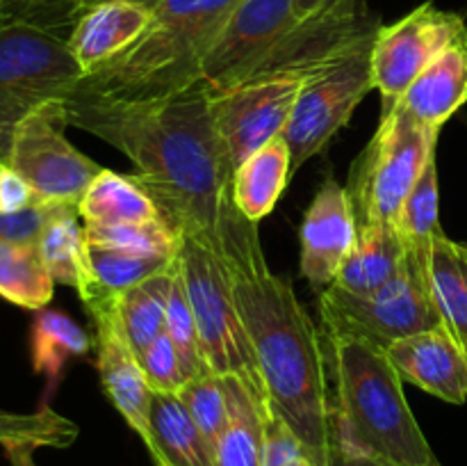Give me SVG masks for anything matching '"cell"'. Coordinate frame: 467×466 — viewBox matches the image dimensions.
<instances>
[{
  "instance_id": "1",
  "label": "cell",
  "mask_w": 467,
  "mask_h": 466,
  "mask_svg": "<svg viewBox=\"0 0 467 466\" xmlns=\"http://www.w3.org/2000/svg\"><path fill=\"white\" fill-rule=\"evenodd\" d=\"M219 256L274 411L290 425L315 464L331 466L336 397L324 334L315 327L290 279L269 270L258 224L240 213L233 195L219 227Z\"/></svg>"
},
{
  "instance_id": "2",
  "label": "cell",
  "mask_w": 467,
  "mask_h": 466,
  "mask_svg": "<svg viewBox=\"0 0 467 466\" xmlns=\"http://www.w3.org/2000/svg\"><path fill=\"white\" fill-rule=\"evenodd\" d=\"M68 122L126 154L135 181L153 196L178 236H194L219 254V227L233 172L214 128L203 82L149 105L78 108Z\"/></svg>"
},
{
  "instance_id": "3",
  "label": "cell",
  "mask_w": 467,
  "mask_h": 466,
  "mask_svg": "<svg viewBox=\"0 0 467 466\" xmlns=\"http://www.w3.org/2000/svg\"><path fill=\"white\" fill-rule=\"evenodd\" d=\"M369 23L363 0H340L306 21L285 48L249 78L208 90L214 128L233 174L254 151L281 135L310 80Z\"/></svg>"
},
{
  "instance_id": "4",
  "label": "cell",
  "mask_w": 467,
  "mask_h": 466,
  "mask_svg": "<svg viewBox=\"0 0 467 466\" xmlns=\"http://www.w3.org/2000/svg\"><path fill=\"white\" fill-rule=\"evenodd\" d=\"M237 5L240 0H162L141 39L82 76L67 105L128 108L181 94L201 80V64Z\"/></svg>"
},
{
  "instance_id": "5",
  "label": "cell",
  "mask_w": 467,
  "mask_h": 466,
  "mask_svg": "<svg viewBox=\"0 0 467 466\" xmlns=\"http://www.w3.org/2000/svg\"><path fill=\"white\" fill-rule=\"evenodd\" d=\"M333 397V450L383 466H442L404 396V382L386 350L363 336L324 332Z\"/></svg>"
},
{
  "instance_id": "6",
  "label": "cell",
  "mask_w": 467,
  "mask_h": 466,
  "mask_svg": "<svg viewBox=\"0 0 467 466\" xmlns=\"http://www.w3.org/2000/svg\"><path fill=\"white\" fill-rule=\"evenodd\" d=\"M68 0L0 21V160H7L14 131L35 108L68 99L82 69L68 46L76 23Z\"/></svg>"
},
{
  "instance_id": "7",
  "label": "cell",
  "mask_w": 467,
  "mask_h": 466,
  "mask_svg": "<svg viewBox=\"0 0 467 466\" xmlns=\"http://www.w3.org/2000/svg\"><path fill=\"white\" fill-rule=\"evenodd\" d=\"M178 263L194 313L201 350L210 370L219 377H237L260 407H272L254 343L235 306L222 256L194 236H178Z\"/></svg>"
},
{
  "instance_id": "8",
  "label": "cell",
  "mask_w": 467,
  "mask_h": 466,
  "mask_svg": "<svg viewBox=\"0 0 467 466\" xmlns=\"http://www.w3.org/2000/svg\"><path fill=\"white\" fill-rule=\"evenodd\" d=\"M438 135L441 131L424 126L401 105L381 114L345 185L358 228L395 227L406 199L436 158Z\"/></svg>"
},
{
  "instance_id": "9",
  "label": "cell",
  "mask_w": 467,
  "mask_h": 466,
  "mask_svg": "<svg viewBox=\"0 0 467 466\" xmlns=\"http://www.w3.org/2000/svg\"><path fill=\"white\" fill-rule=\"evenodd\" d=\"M377 30L379 26L369 23L356 32L301 94L281 132L292 154V178L310 158L327 149L328 142L349 123L360 101L374 90L372 44Z\"/></svg>"
},
{
  "instance_id": "10",
  "label": "cell",
  "mask_w": 467,
  "mask_h": 466,
  "mask_svg": "<svg viewBox=\"0 0 467 466\" xmlns=\"http://www.w3.org/2000/svg\"><path fill=\"white\" fill-rule=\"evenodd\" d=\"M68 126L67 101L55 99L32 110L14 131L7 163L44 204L78 206L91 181L105 169L68 142Z\"/></svg>"
},
{
  "instance_id": "11",
  "label": "cell",
  "mask_w": 467,
  "mask_h": 466,
  "mask_svg": "<svg viewBox=\"0 0 467 466\" xmlns=\"http://www.w3.org/2000/svg\"><path fill=\"white\" fill-rule=\"evenodd\" d=\"M324 332L363 336L386 350L390 343L441 327L429 279L404 260L401 272L369 297L351 295L337 286L319 292Z\"/></svg>"
},
{
  "instance_id": "12",
  "label": "cell",
  "mask_w": 467,
  "mask_h": 466,
  "mask_svg": "<svg viewBox=\"0 0 467 466\" xmlns=\"http://www.w3.org/2000/svg\"><path fill=\"white\" fill-rule=\"evenodd\" d=\"M465 35V18L433 3L420 5L390 26H379L372 44V82L381 94V114L390 112L415 78Z\"/></svg>"
},
{
  "instance_id": "13",
  "label": "cell",
  "mask_w": 467,
  "mask_h": 466,
  "mask_svg": "<svg viewBox=\"0 0 467 466\" xmlns=\"http://www.w3.org/2000/svg\"><path fill=\"white\" fill-rule=\"evenodd\" d=\"M306 21L296 0H240L201 64V82L222 90L272 62Z\"/></svg>"
},
{
  "instance_id": "14",
  "label": "cell",
  "mask_w": 467,
  "mask_h": 466,
  "mask_svg": "<svg viewBox=\"0 0 467 466\" xmlns=\"http://www.w3.org/2000/svg\"><path fill=\"white\" fill-rule=\"evenodd\" d=\"M85 309L96 329L94 347L100 387H103L108 400L117 407L119 414L126 418V423L140 434L144 446L149 448L153 391L146 384L140 356L132 352L130 343L119 324L114 295L100 292L99 297L87 302Z\"/></svg>"
},
{
  "instance_id": "15",
  "label": "cell",
  "mask_w": 467,
  "mask_h": 466,
  "mask_svg": "<svg viewBox=\"0 0 467 466\" xmlns=\"http://www.w3.org/2000/svg\"><path fill=\"white\" fill-rule=\"evenodd\" d=\"M358 238L351 196L342 183L327 178L315 192L301 222V274L317 292L336 283Z\"/></svg>"
},
{
  "instance_id": "16",
  "label": "cell",
  "mask_w": 467,
  "mask_h": 466,
  "mask_svg": "<svg viewBox=\"0 0 467 466\" xmlns=\"http://www.w3.org/2000/svg\"><path fill=\"white\" fill-rule=\"evenodd\" d=\"M386 355L401 382L415 384L450 405H465L467 356L442 327L390 343Z\"/></svg>"
},
{
  "instance_id": "17",
  "label": "cell",
  "mask_w": 467,
  "mask_h": 466,
  "mask_svg": "<svg viewBox=\"0 0 467 466\" xmlns=\"http://www.w3.org/2000/svg\"><path fill=\"white\" fill-rule=\"evenodd\" d=\"M155 12L126 0H105L78 14L68 46L82 76L99 71L109 59L135 46L153 23Z\"/></svg>"
},
{
  "instance_id": "18",
  "label": "cell",
  "mask_w": 467,
  "mask_h": 466,
  "mask_svg": "<svg viewBox=\"0 0 467 466\" xmlns=\"http://www.w3.org/2000/svg\"><path fill=\"white\" fill-rule=\"evenodd\" d=\"M467 103V35L442 50L406 90L401 101L424 126L442 131L447 122Z\"/></svg>"
},
{
  "instance_id": "19",
  "label": "cell",
  "mask_w": 467,
  "mask_h": 466,
  "mask_svg": "<svg viewBox=\"0 0 467 466\" xmlns=\"http://www.w3.org/2000/svg\"><path fill=\"white\" fill-rule=\"evenodd\" d=\"M36 247L55 283L76 288L82 304L100 295L87 256L85 224H80L78 206L53 204L41 227Z\"/></svg>"
},
{
  "instance_id": "20",
  "label": "cell",
  "mask_w": 467,
  "mask_h": 466,
  "mask_svg": "<svg viewBox=\"0 0 467 466\" xmlns=\"http://www.w3.org/2000/svg\"><path fill=\"white\" fill-rule=\"evenodd\" d=\"M292 154L285 137L276 135L249 155L233 174L231 195L240 213L258 224L276 208L290 176Z\"/></svg>"
},
{
  "instance_id": "21",
  "label": "cell",
  "mask_w": 467,
  "mask_h": 466,
  "mask_svg": "<svg viewBox=\"0 0 467 466\" xmlns=\"http://www.w3.org/2000/svg\"><path fill=\"white\" fill-rule=\"evenodd\" d=\"M149 452L158 466H214L213 448L171 393H153Z\"/></svg>"
},
{
  "instance_id": "22",
  "label": "cell",
  "mask_w": 467,
  "mask_h": 466,
  "mask_svg": "<svg viewBox=\"0 0 467 466\" xmlns=\"http://www.w3.org/2000/svg\"><path fill=\"white\" fill-rule=\"evenodd\" d=\"M429 291L441 327L467 356V245L451 240L445 231L433 240Z\"/></svg>"
},
{
  "instance_id": "23",
  "label": "cell",
  "mask_w": 467,
  "mask_h": 466,
  "mask_svg": "<svg viewBox=\"0 0 467 466\" xmlns=\"http://www.w3.org/2000/svg\"><path fill=\"white\" fill-rule=\"evenodd\" d=\"M404 260V245L395 227L358 228L354 249L333 286L351 295L369 297L401 272Z\"/></svg>"
},
{
  "instance_id": "24",
  "label": "cell",
  "mask_w": 467,
  "mask_h": 466,
  "mask_svg": "<svg viewBox=\"0 0 467 466\" xmlns=\"http://www.w3.org/2000/svg\"><path fill=\"white\" fill-rule=\"evenodd\" d=\"M82 224L91 227H119L164 219L153 196L135 181V176L112 172L105 167L91 181L82 199L78 201Z\"/></svg>"
},
{
  "instance_id": "25",
  "label": "cell",
  "mask_w": 467,
  "mask_h": 466,
  "mask_svg": "<svg viewBox=\"0 0 467 466\" xmlns=\"http://www.w3.org/2000/svg\"><path fill=\"white\" fill-rule=\"evenodd\" d=\"M176 274L178 256L164 270L114 295V311H117L119 324H121L123 334H126L128 343L137 356L144 355L146 347L164 334L169 297H171Z\"/></svg>"
},
{
  "instance_id": "26",
  "label": "cell",
  "mask_w": 467,
  "mask_h": 466,
  "mask_svg": "<svg viewBox=\"0 0 467 466\" xmlns=\"http://www.w3.org/2000/svg\"><path fill=\"white\" fill-rule=\"evenodd\" d=\"M404 245V254L429 279L433 240L442 233L441 227V185H438L436 158L427 164L418 185L406 199L395 224Z\"/></svg>"
},
{
  "instance_id": "27",
  "label": "cell",
  "mask_w": 467,
  "mask_h": 466,
  "mask_svg": "<svg viewBox=\"0 0 467 466\" xmlns=\"http://www.w3.org/2000/svg\"><path fill=\"white\" fill-rule=\"evenodd\" d=\"M94 343V338L62 311H36L30 329L32 370L44 375L50 387H55L62 379L68 359L89 355Z\"/></svg>"
},
{
  "instance_id": "28",
  "label": "cell",
  "mask_w": 467,
  "mask_h": 466,
  "mask_svg": "<svg viewBox=\"0 0 467 466\" xmlns=\"http://www.w3.org/2000/svg\"><path fill=\"white\" fill-rule=\"evenodd\" d=\"M55 295V279L36 242L0 240V297L27 311H41Z\"/></svg>"
},
{
  "instance_id": "29",
  "label": "cell",
  "mask_w": 467,
  "mask_h": 466,
  "mask_svg": "<svg viewBox=\"0 0 467 466\" xmlns=\"http://www.w3.org/2000/svg\"><path fill=\"white\" fill-rule=\"evenodd\" d=\"M228 425L214 448V466H263V418L254 393L237 377H223Z\"/></svg>"
},
{
  "instance_id": "30",
  "label": "cell",
  "mask_w": 467,
  "mask_h": 466,
  "mask_svg": "<svg viewBox=\"0 0 467 466\" xmlns=\"http://www.w3.org/2000/svg\"><path fill=\"white\" fill-rule=\"evenodd\" d=\"M87 256H89L91 272H94L99 291L108 292V295H119L135 283L144 281L150 274L171 265L178 254H146V251H130L99 245V242H87Z\"/></svg>"
},
{
  "instance_id": "31",
  "label": "cell",
  "mask_w": 467,
  "mask_h": 466,
  "mask_svg": "<svg viewBox=\"0 0 467 466\" xmlns=\"http://www.w3.org/2000/svg\"><path fill=\"white\" fill-rule=\"evenodd\" d=\"M78 439V425L64 418L48 405L36 411H5L0 409V446L30 448H67Z\"/></svg>"
},
{
  "instance_id": "32",
  "label": "cell",
  "mask_w": 467,
  "mask_h": 466,
  "mask_svg": "<svg viewBox=\"0 0 467 466\" xmlns=\"http://www.w3.org/2000/svg\"><path fill=\"white\" fill-rule=\"evenodd\" d=\"M164 334L171 338L173 347L178 352L182 370H185L187 379L203 377L210 375L208 361H205L203 350H201L199 332H196L194 313H192L190 297H187L185 281L181 274V263H178L176 281H173L171 297H169V309H167V324H164Z\"/></svg>"
},
{
  "instance_id": "33",
  "label": "cell",
  "mask_w": 467,
  "mask_h": 466,
  "mask_svg": "<svg viewBox=\"0 0 467 466\" xmlns=\"http://www.w3.org/2000/svg\"><path fill=\"white\" fill-rule=\"evenodd\" d=\"M181 402L185 405L187 414L201 429L210 448H217L223 429L228 425V396L223 377L210 373L203 377L187 379L185 387L176 393Z\"/></svg>"
},
{
  "instance_id": "34",
  "label": "cell",
  "mask_w": 467,
  "mask_h": 466,
  "mask_svg": "<svg viewBox=\"0 0 467 466\" xmlns=\"http://www.w3.org/2000/svg\"><path fill=\"white\" fill-rule=\"evenodd\" d=\"M85 238L87 242H99V245L164 256H176L178 245H181V238L169 227L167 219L119 224V227H91V224H85Z\"/></svg>"
},
{
  "instance_id": "35",
  "label": "cell",
  "mask_w": 467,
  "mask_h": 466,
  "mask_svg": "<svg viewBox=\"0 0 467 466\" xmlns=\"http://www.w3.org/2000/svg\"><path fill=\"white\" fill-rule=\"evenodd\" d=\"M140 364L141 370H144L146 384L153 393H171V396H176L185 387L187 375L182 370L181 359H178L176 347H173L171 338L167 334L155 338L146 347L144 355L140 356Z\"/></svg>"
},
{
  "instance_id": "36",
  "label": "cell",
  "mask_w": 467,
  "mask_h": 466,
  "mask_svg": "<svg viewBox=\"0 0 467 466\" xmlns=\"http://www.w3.org/2000/svg\"><path fill=\"white\" fill-rule=\"evenodd\" d=\"M260 418H263V466H287L299 457H308L304 443L274 411V407L263 411Z\"/></svg>"
},
{
  "instance_id": "37",
  "label": "cell",
  "mask_w": 467,
  "mask_h": 466,
  "mask_svg": "<svg viewBox=\"0 0 467 466\" xmlns=\"http://www.w3.org/2000/svg\"><path fill=\"white\" fill-rule=\"evenodd\" d=\"M50 206L44 201H36L27 210L16 215H0V240H21V242H36L41 227L50 213Z\"/></svg>"
},
{
  "instance_id": "38",
  "label": "cell",
  "mask_w": 467,
  "mask_h": 466,
  "mask_svg": "<svg viewBox=\"0 0 467 466\" xmlns=\"http://www.w3.org/2000/svg\"><path fill=\"white\" fill-rule=\"evenodd\" d=\"M36 204L30 183L7 163L0 160V215H16Z\"/></svg>"
},
{
  "instance_id": "39",
  "label": "cell",
  "mask_w": 467,
  "mask_h": 466,
  "mask_svg": "<svg viewBox=\"0 0 467 466\" xmlns=\"http://www.w3.org/2000/svg\"><path fill=\"white\" fill-rule=\"evenodd\" d=\"M50 3H55V0H0V21L14 16V14L32 12V9H39Z\"/></svg>"
},
{
  "instance_id": "40",
  "label": "cell",
  "mask_w": 467,
  "mask_h": 466,
  "mask_svg": "<svg viewBox=\"0 0 467 466\" xmlns=\"http://www.w3.org/2000/svg\"><path fill=\"white\" fill-rule=\"evenodd\" d=\"M337 3L340 0H296V16L301 21H310V18L319 16V14H324Z\"/></svg>"
},
{
  "instance_id": "41",
  "label": "cell",
  "mask_w": 467,
  "mask_h": 466,
  "mask_svg": "<svg viewBox=\"0 0 467 466\" xmlns=\"http://www.w3.org/2000/svg\"><path fill=\"white\" fill-rule=\"evenodd\" d=\"M32 452H35V448H30V446L5 448V455H7L9 464L12 466H36L35 460H32Z\"/></svg>"
},
{
  "instance_id": "42",
  "label": "cell",
  "mask_w": 467,
  "mask_h": 466,
  "mask_svg": "<svg viewBox=\"0 0 467 466\" xmlns=\"http://www.w3.org/2000/svg\"><path fill=\"white\" fill-rule=\"evenodd\" d=\"M331 466H383V464H379V461L369 460V457H363V455H351V452L333 450Z\"/></svg>"
},
{
  "instance_id": "43",
  "label": "cell",
  "mask_w": 467,
  "mask_h": 466,
  "mask_svg": "<svg viewBox=\"0 0 467 466\" xmlns=\"http://www.w3.org/2000/svg\"><path fill=\"white\" fill-rule=\"evenodd\" d=\"M99 3H105V0H68V5H71V9L76 12V16L80 12H85L87 7H91V5H99ZM126 3H135V5H144V7L149 9H158V5L162 3V0H126Z\"/></svg>"
},
{
  "instance_id": "44",
  "label": "cell",
  "mask_w": 467,
  "mask_h": 466,
  "mask_svg": "<svg viewBox=\"0 0 467 466\" xmlns=\"http://www.w3.org/2000/svg\"><path fill=\"white\" fill-rule=\"evenodd\" d=\"M287 466H319V464H315L310 457H299V460H295L292 464H287Z\"/></svg>"
}]
</instances>
